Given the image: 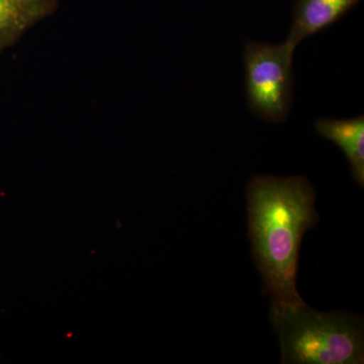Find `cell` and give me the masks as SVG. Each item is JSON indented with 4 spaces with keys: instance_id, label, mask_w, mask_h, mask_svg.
I'll list each match as a JSON object with an SVG mask.
<instances>
[{
    "instance_id": "6da1fadb",
    "label": "cell",
    "mask_w": 364,
    "mask_h": 364,
    "mask_svg": "<svg viewBox=\"0 0 364 364\" xmlns=\"http://www.w3.org/2000/svg\"><path fill=\"white\" fill-rule=\"evenodd\" d=\"M249 233L272 305L305 303L296 289L304 235L317 225L316 191L303 176H258L248 184Z\"/></svg>"
},
{
    "instance_id": "7a4b0ae2",
    "label": "cell",
    "mask_w": 364,
    "mask_h": 364,
    "mask_svg": "<svg viewBox=\"0 0 364 364\" xmlns=\"http://www.w3.org/2000/svg\"><path fill=\"white\" fill-rule=\"evenodd\" d=\"M284 364H363V323L343 313H323L306 303L272 306Z\"/></svg>"
},
{
    "instance_id": "3957f363",
    "label": "cell",
    "mask_w": 364,
    "mask_h": 364,
    "mask_svg": "<svg viewBox=\"0 0 364 364\" xmlns=\"http://www.w3.org/2000/svg\"><path fill=\"white\" fill-rule=\"evenodd\" d=\"M296 48L289 40L282 44L247 42L244 47L248 107L267 123H284L291 112Z\"/></svg>"
},
{
    "instance_id": "277c9868",
    "label": "cell",
    "mask_w": 364,
    "mask_h": 364,
    "mask_svg": "<svg viewBox=\"0 0 364 364\" xmlns=\"http://www.w3.org/2000/svg\"><path fill=\"white\" fill-rule=\"evenodd\" d=\"M359 0H296L293 23L287 40L301 41L330 28L358 4Z\"/></svg>"
},
{
    "instance_id": "5b68a950",
    "label": "cell",
    "mask_w": 364,
    "mask_h": 364,
    "mask_svg": "<svg viewBox=\"0 0 364 364\" xmlns=\"http://www.w3.org/2000/svg\"><path fill=\"white\" fill-rule=\"evenodd\" d=\"M315 129L318 135L331 141L343 151L350 165L351 174L359 186H364V117L351 119H318Z\"/></svg>"
},
{
    "instance_id": "8992f818",
    "label": "cell",
    "mask_w": 364,
    "mask_h": 364,
    "mask_svg": "<svg viewBox=\"0 0 364 364\" xmlns=\"http://www.w3.org/2000/svg\"><path fill=\"white\" fill-rule=\"evenodd\" d=\"M57 6V0H0V52L54 13Z\"/></svg>"
}]
</instances>
